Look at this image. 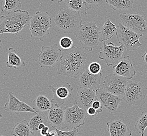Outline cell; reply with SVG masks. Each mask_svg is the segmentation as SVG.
Returning <instances> with one entry per match:
<instances>
[{"label": "cell", "mask_w": 147, "mask_h": 136, "mask_svg": "<svg viewBox=\"0 0 147 136\" xmlns=\"http://www.w3.org/2000/svg\"><path fill=\"white\" fill-rule=\"evenodd\" d=\"M88 55L83 48L72 47L62 51L57 67V73L74 79L79 78L85 71Z\"/></svg>", "instance_id": "1"}, {"label": "cell", "mask_w": 147, "mask_h": 136, "mask_svg": "<svg viewBox=\"0 0 147 136\" xmlns=\"http://www.w3.org/2000/svg\"><path fill=\"white\" fill-rule=\"evenodd\" d=\"M30 18L25 10L9 12L0 18V34H18L30 24Z\"/></svg>", "instance_id": "2"}, {"label": "cell", "mask_w": 147, "mask_h": 136, "mask_svg": "<svg viewBox=\"0 0 147 136\" xmlns=\"http://www.w3.org/2000/svg\"><path fill=\"white\" fill-rule=\"evenodd\" d=\"M53 20L56 26L65 34H74L82 25L80 13L68 7L60 9Z\"/></svg>", "instance_id": "3"}, {"label": "cell", "mask_w": 147, "mask_h": 136, "mask_svg": "<svg viewBox=\"0 0 147 136\" xmlns=\"http://www.w3.org/2000/svg\"><path fill=\"white\" fill-rule=\"evenodd\" d=\"M100 29L97 22H91L83 24L74 34L83 49L92 51L100 43Z\"/></svg>", "instance_id": "4"}, {"label": "cell", "mask_w": 147, "mask_h": 136, "mask_svg": "<svg viewBox=\"0 0 147 136\" xmlns=\"http://www.w3.org/2000/svg\"><path fill=\"white\" fill-rule=\"evenodd\" d=\"M147 95V88L143 84L129 81L127 84L123 96V100L130 105L142 106L146 102Z\"/></svg>", "instance_id": "5"}, {"label": "cell", "mask_w": 147, "mask_h": 136, "mask_svg": "<svg viewBox=\"0 0 147 136\" xmlns=\"http://www.w3.org/2000/svg\"><path fill=\"white\" fill-rule=\"evenodd\" d=\"M116 37L119 43L124 46L125 49L128 51L136 50L143 44L140 42V35L128 29L121 23L118 25Z\"/></svg>", "instance_id": "6"}, {"label": "cell", "mask_w": 147, "mask_h": 136, "mask_svg": "<svg viewBox=\"0 0 147 136\" xmlns=\"http://www.w3.org/2000/svg\"><path fill=\"white\" fill-rule=\"evenodd\" d=\"M122 24L140 35H147V21L143 15L136 13L119 14Z\"/></svg>", "instance_id": "7"}, {"label": "cell", "mask_w": 147, "mask_h": 136, "mask_svg": "<svg viewBox=\"0 0 147 136\" xmlns=\"http://www.w3.org/2000/svg\"><path fill=\"white\" fill-rule=\"evenodd\" d=\"M86 110L80 108L76 102L71 107H67L65 110V124L68 130H71L85 124L87 117Z\"/></svg>", "instance_id": "8"}, {"label": "cell", "mask_w": 147, "mask_h": 136, "mask_svg": "<svg viewBox=\"0 0 147 136\" xmlns=\"http://www.w3.org/2000/svg\"><path fill=\"white\" fill-rule=\"evenodd\" d=\"M100 48L98 57L100 59L104 60L108 66L116 65L123 58L125 48L122 44L117 46L112 42L107 44L106 42H104Z\"/></svg>", "instance_id": "9"}, {"label": "cell", "mask_w": 147, "mask_h": 136, "mask_svg": "<svg viewBox=\"0 0 147 136\" xmlns=\"http://www.w3.org/2000/svg\"><path fill=\"white\" fill-rule=\"evenodd\" d=\"M62 53L57 44L47 47L42 46L38 55L39 65L42 68L53 67L60 59Z\"/></svg>", "instance_id": "10"}, {"label": "cell", "mask_w": 147, "mask_h": 136, "mask_svg": "<svg viewBox=\"0 0 147 136\" xmlns=\"http://www.w3.org/2000/svg\"><path fill=\"white\" fill-rule=\"evenodd\" d=\"M128 81L125 77L115 73L110 74L105 77L102 88L112 94L122 97L125 94Z\"/></svg>", "instance_id": "11"}, {"label": "cell", "mask_w": 147, "mask_h": 136, "mask_svg": "<svg viewBox=\"0 0 147 136\" xmlns=\"http://www.w3.org/2000/svg\"><path fill=\"white\" fill-rule=\"evenodd\" d=\"M96 99L100 102L109 112L114 114L117 112L118 107L123 97L112 94L102 88L96 91Z\"/></svg>", "instance_id": "12"}, {"label": "cell", "mask_w": 147, "mask_h": 136, "mask_svg": "<svg viewBox=\"0 0 147 136\" xmlns=\"http://www.w3.org/2000/svg\"><path fill=\"white\" fill-rule=\"evenodd\" d=\"M48 88L53 93V98L51 100L52 107L62 106L65 101L72 96L74 90L70 83H64L56 88L50 85Z\"/></svg>", "instance_id": "13"}, {"label": "cell", "mask_w": 147, "mask_h": 136, "mask_svg": "<svg viewBox=\"0 0 147 136\" xmlns=\"http://www.w3.org/2000/svg\"><path fill=\"white\" fill-rule=\"evenodd\" d=\"M3 108L5 111L16 114H21L24 112L37 113L34 107L20 101L11 92H9L8 94V102L4 105Z\"/></svg>", "instance_id": "14"}, {"label": "cell", "mask_w": 147, "mask_h": 136, "mask_svg": "<svg viewBox=\"0 0 147 136\" xmlns=\"http://www.w3.org/2000/svg\"><path fill=\"white\" fill-rule=\"evenodd\" d=\"M67 106L52 107L47 113L48 121L53 128L63 130L66 128L65 124V110Z\"/></svg>", "instance_id": "15"}, {"label": "cell", "mask_w": 147, "mask_h": 136, "mask_svg": "<svg viewBox=\"0 0 147 136\" xmlns=\"http://www.w3.org/2000/svg\"><path fill=\"white\" fill-rule=\"evenodd\" d=\"M102 77V72L99 74H92L88 69H85L80 77L78 86L79 88L91 89L96 91L100 88Z\"/></svg>", "instance_id": "16"}, {"label": "cell", "mask_w": 147, "mask_h": 136, "mask_svg": "<svg viewBox=\"0 0 147 136\" xmlns=\"http://www.w3.org/2000/svg\"><path fill=\"white\" fill-rule=\"evenodd\" d=\"M114 73L125 77L128 80L132 79L136 74L129 56H125L113 67Z\"/></svg>", "instance_id": "17"}, {"label": "cell", "mask_w": 147, "mask_h": 136, "mask_svg": "<svg viewBox=\"0 0 147 136\" xmlns=\"http://www.w3.org/2000/svg\"><path fill=\"white\" fill-rule=\"evenodd\" d=\"M96 99V91L91 89L79 88L77 93L76 101L79 106L86 110L92 106L93 102Z\"/></svg>", "instance_id": "18"}, {"label": "cell", "mask_w": 147, "mask_h": 136, "mask_svg": "<svg viewBox=\"0 0 147 136\" xmlns=\"http://www.w3.org/2000/svg\"><path fill=\"white\" fill-rule=\"evenodd\" d=\"M110 136H131L132 132L126 124L121 120L107 123Z\"/></svg>", "instance_id": "19"}, {"label": "cell", "mask_w": 147, "mask_h": 136, "mask_svg": "<svg viewBox=\"0 0 147 136\" xmlns=\"http://www.w3.org/2000/svg\"><path fill=\"white\" fill-rule=\"evenodd\" d=\"M30 37L33 40H39L42 42L45 37L48 35L45 32L35 14L30 18Z\"/></svg>", "instance_id": "20"}, {"label": "cell", "mask_w": 147, "mask_h": 136, "mask_svg": "<svg viewBox=\"0 0 147 136\" xmlns=\"http://www.w3.org/2000/svg\"><path fill=\"white\" fill-rule=\"evenodd\" d=\"M117 28L109 19H107L101 27L99 33L100 42H106L116 35Z\"/></svg>", "instance_id": "21"}, {"label": "cell", "mask_w": 147, "mask_h": 136, "mask_svg": "<svg viewBox=\"0 0 147 136\" xmlns=\"http://www.w3.org/2000/svg\"><path fill=\"white\" fill-rule=\"evenodd\" d=\"M6 65L7 68L18 70L25 67L26 63L18 55L14 48L10 47L8 49V60Z\"/></svg>", "instance_id": "22"}, {"label": "cell", "mask_w": 147, "mask_h": 136, "mask_svg": "<svg viewBox=\"0 0 147 136\" xmlns=\"http://www.w3.org/2000/svg\"><path fill=\"white\" fill-rule=\"evenodd\" d=\"M64 1L68 8L84 15H87L88 10L92 7L84 0H65Z\"/></svg>", "instance_id": "23"}, {"label": "cell", "mask_w": 147, "mask_h": 136, "mask_svg": "<svg viewBox=\"0 0 147 136\" xmlns=\"http://www.w3.org/2000/svg\"><path fill=\"white\" fill-rule=\"evenodd\" d=\"M11 134L13 136H35L34 132L30 129L28 121L25 119L14 126Z\"/></svg>", "instance_id": "24"}, {"label": "cell", "mask_w": 147, "mask_h": 136, "mask_svg": "<svg viewBox=\"0 0 147 136\" xmlns=\"http://www.w3.org/2000/svg\"><path fill=\"white\" fill-rule=\"evenodd\" d=\"M34 108L37 112H46L51 107V102L44 95H39L33 101Z\"/></svg>", "instance_id": "25"}, {"label": "cell", "mask_w": 147, "mask_h": 136, "mask_svg": "<svg viewBox=\"0 0 147 136\" xmlns=\"http://www.w3.org/2000/svg\"><path fill=\"white\" fill-rule=\"evenodd\" d=\"M47 114L45 112H37V114L32 115L28 121V125L30 129L34 132L38 131V127L39 125L42 123H48Z\"/></svg>", "instance_id": "26"}, {"label": "cell", "mask_w": 147, "mask_h": 136, "mask_svg": "<svg viewBox=\"0 0 147 136\" xmlns=\"http://www.w3.org/2000/svg\"><path fill=\"white\" fill-rule=\"evenodd\" d=\"M106 2L113 10L122 11L132 9L134 0H106Z\"/></svg>", "instance_id": "27"}, {"label": "cell", "mask_w": 147, "mask_h": 136, "mask_svg": "<svg viewBox=\"0 0 147 136\" xmlns=\"http://www.w3.org/2000/svg\"><path fill=\"white\" fill-rule=\"evenodd\" d=\"M35 14L45 32L48 35L49 34V30L53 24L51 18L48 14V13L37 11L36 12Z\"/></svg>", "instance_id": "28"}, {"label": "cell", "mask_w": 147, "mask_h": 136, "mask_svg": "<svg viewBox=\"0 0 147 136\" xmlns=\"http://www.w3.org/2000/svg\"><path fill=\"white\" fill-rule=\"evenodd\" d=\"M135 128L141 136H144V131L147 128V110L142 112L138 120L136 121Z\"/></svg>", "instance_id": "29"}, {"label": "cell", "mask_w": 147, "mask_h": 136, "mask_svg": "<svg viewBox=\"0 0 147 136\" xmlns=\"http://www.w3.org/2000/svg\"><path fill=\"white\" fill-rule=\"evenodd\" d=\"M3 9L5 12H11L21 9L22 5L21 0H4Z\"/></svg>", "instance_id": "30"}, {"label": "cell", "mask_w": 147, "mask_h": 136, "mask_svg": "<svg viewBox=\"0 0 147 136\" xmlns=\"http://www.w3.org/2000/svg\"><path fill=\"white\" fill-rule=\"evenodd\" d=\"M73 40L68 36L63 37L59 41V45L63 50L69 49L73 47Z\"/></svg>", "instance_id": "31"}, {"label": "cell", "mask_w": 147, "mask_h": 136, "mask_svg": "<svg viewBox=\"0 0 147 136\" xmlns=\"http://www.w3.org/2000/svg\"><path fill=\"white\" fill-rule=\"evenodd\" d=\"M54 129L56 131L57 136H79V130L78 128L69 130L68 131H64L61 130H59L57 128H54Z\"/></svg>", "instance_id": "32"}, {"label": "cell", "mask_w": 147, "mask_h": 136, "mask_svg": "<svg viewBox=\"0 0 147 136\" xmlns=\"http://www.w3.org/2000/svg\"><path fill=\"white\" fill-rule=\"evenodd\" d=\"M88 70L92 74H99L101 73L102 67L99 63L93 62L88 65Z\"/></svg>", "instance_id": "33"}, {"label": "cell", "mask_w": 147, "mask_h": 136, "mask_svg": "<svg viewBox=\"0 0 147 136\" xmlns=\"http://www.w3.org/2000/svg\"><path fill=\"white\" fill-rule=\"evenodd\" d=\"M92 106L93 107L95 110H96L98 114L103 112L102 105L100 102L98 101L96 99H95V100L93 102Z\"/></svg>", "instance_id": "34"}, {"label": "cell", "mask_w": 147, "mask_h": 136, "mask_svg": "<svg viewBox=\"0 0 147 136\" xmlns=\"http://www.w3.org/2000/svg\"><path fill=\"white\" fill-rule=\"evenodd\" d=\"M90 6L100 5L104 3L103 0H84Z\"/></svg>", "instance_id": "35"}, {"label": "cell", "mask_w": 147, "mask_h": 136, "mask_svg": "<svg viewBox=\"0 0 147 136\" xmlns=\"http://www.w3.org/2000/svg\"><path fill=\"white\" fill-rule=\"evenodd\" d=\"M86 112L88 115L92 116H96L98 114L97 111L92 106L88 108V109L86 110Z\"/></svg>", "instance_id": "36"}, {"label": "cell", "mask_w": 147, "mask_h": 136, "mask_svg": "<svg viewBox=\"0 0 147 136\" xmlns=\"http://www.w3.org/2000/svg\"><path fill=\"white\" fill-rule=\"evenodd\" d=\"M49 131V128L48 126H46L44 128H43L41 130H40V133L42 136H46L48 132Z\"/></svg>", "instance_id": "37"}, {"label": "cell", "mask_w": 147, "mask_h": 136, "mask_svg": "<svg viewBox=\"0 0 147 136\" xmlns=\"http://www.w3.org/2000/svg\"><path fill=\"white\" fill-rule=\"evenodd\" d=\"M3 0H0V18L5 14V11L3 9Z\"/></svg>", "instance_id": "38"}, {"label": "cell", "mask_w": 147, "mask_h": 136, "mask_svg": "<svg viewBox=\"0 0 147 136\" xmlns=\"http://www.w3.org/2000/svg\"><path fill=\"white\" fill-rule=\"evenodd\" d=\"M57 135L56 134V131H49L48 133H47L46 136H56Z\"/></svg>", "instance_id": "39"}, {"label": "cell", "mask_w": 147, "mask_h": 136, "mask_svg": "<svg viewBox=\"0 0 147 136\" xmlns=\"http://www.w3.org/2000/svg\"><path fill=\"white\" fill-rule=\"evenodd\" d=\"M142 58L145 63H147V50L144 53V54L142 56Z\"/></svg>", "instance_id": "40"}, {"label": "cell", "mask_w": 147, "mask_h": 136, "mask_svg": "<svg viewBox=\"0 0 147 136\" xmlns=\"http://www.w3.org/2000/svg\"><path fill=\"white\" fill-rule=\"evenodd\" d=\"M46 126H47L46 124H45V123H42L41 124L39 125V126L38 127V129L39 130H40L43 128H44Z\"/></svg>", "instance_id": "41"}, {"label": "cell", "mask_w": 147, "mask_h": 136, "mask_svg": "<svg viewBox=\"0 0 147 136\" xmlns=\"http://www.w3.org/2000/svg\"><path fill=\"white\" fill-rule=\"evenodd\" d=\"M51 1H53V2H56L57 3H61L63 1H64L65 0H50Z\"/></svg>", "instance_id": "42"}, {"label": "cell", "mask_w": 147, "mask_h": 136, "mask_svg": "<svg viewBox=\"0 0 147 136\" xmlns=\"http://www.w3.org/2000/svg\"><path fill=\"white\" fill-rule=\"evenodd\" d=\"M2 112H1V111L0 110V119L2 118Z\"/></svg>", "instance_id": "43"}, {"label": "cell", "mask_w": 147, "mask_h": 136, "mask_svg": "<svg viewBox=\"0 0 147 136\" xmlns=\"http://www.w3.org/2000/svg\"><path fill=\"white\" fill-rule=\"evenodd\" d=\"M1 40L0 39V48H1Z\"/></svg>", "instance_id": "44"}, {"label": "cell", "mask_w": 147, "mask_h": 136, "mask_svg": "<svg viewBox=\"0 0 147 136\" xmlns=\"http://www.w3.org/2000/svg\"><path fill=\"white\" fill-rule=\"evenodd\" d=\"M0 136H3V135H1V134H0Z\"/></svg>", "instance_id": "45"}, {"label": "cell", "mask_w": 147, "mask_h": 136, "mask_svg": "<svg viewBox=\"0 0 147 136\" xmlns=\"http://www.w3.org/2000/svg\"><path fill=\"white\" fill-rule=\"evenodd\" d=\"M147 136V133L146 134V135H145V136Z\"/></svg>", "instance_id": "46"}, {"label": "cell", "mask_w": 147, "mask_h": 136, "mask_svg": "<svg viewBox=\"0 0 147 136\" xmlns=\"http://www.w3.org/2000/svg\"><path fill=\"white\" fill-rule=\"evenodd\" d=\"M56 136H57V135H56Z\"/></svg>", "instance_id": "47"}]
</instances>
